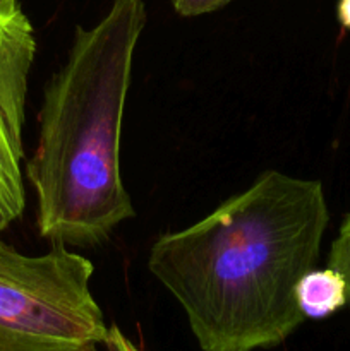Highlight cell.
I'll return each mask as SVG.
<instances>
[{
  "label": "cell",
  "mask_w": 350,
  "mask_h": 351,
  "mask_svg": "<svg viewBox=\"0 0 350 351\" xmlns=\"http://www.w3.org/2000/svg\"><path fill=\"white\" fill-rule=\"evenodd\" d=\"M328 221L321 182L266 170L198 223L161 235L148 269L202 351L270 350L304 324L295 290Z\"/></svg>",
  "instance_id": "obj_1"
},
{
  "label": "cell",
  "mask_w": 350,
  "mask_h": 351,
  "mask_svg": "<svg viewBox=\"0 0 350 351\" xmlns=\"http://www.w3.org/2000/svg\"><path fill=\"white\" fill-rule=\"evenodd\" d=\"M144 0H113L93 27H75L67 60L45 88L26 177L36 226L54 245L93 249L136 216L120 170L124 110Z\"/></svg>",
  "instance_id": "obj_2"
},
{
  "label": "cell",
  "mask_w": 350,
  "mask_h": 351,
  "mask_svg": "<svg viewBox=\"0 0 350 351\" xmlns=\"http://www.w3.org/2000/svg\"><path fill=\"white\" fill-rule=\"evenodd\" d=\"M95 266L69 247L26 256L0 240V351H88L110 326L89 288Z\"/></svg>",
  "instance_id": "obj_3"
},
{
  "label": "cell",
  "mask_w": 350,
  "mask_h": 351,
  "mask_svg": "<svg viewBox=\"0 0 350 351\" xmlns=\"http://www.w3.org/2000/svg\"><path fill=\"white\" fill-rule=\"evenodd\" d=\"M36 53L33 26L23 10L0 17V233L23 216V129L30 72Z\"/></svg>",
  "instance_id": "obj_4"
},
{
  "label": "cell",
  "mask_w": 350,
  "mask_h": 351,
  "mask_svg": "<svg viewBox=\"0 0 350 351\" xmlns=\"http://www.w3.org/2000/svg\"><path fill=\"white\" fill-rule=\"evenodd\" d=\"M295 293L305 319L329 317L350 300L345 276L333 267L309 271L299 281Z\"/></svg>",
  "instance_id": "obj_5"
},
{
  "label": "cell",
  "mask_w": 350,
  "mask_h": 351,
  "mask_svg": "<svg viewBox=\"0 0 350 351\" xmlns=\"http://www.w3.org/2000/svg\"><path fill=\"white\" fill-rule=\"evenodd\" d=\"M328 267L340 271L345 276L350 288V215L347 216L342 228H340L338 239L333 242L328 259Z\"/></svg>",
  "instance_id": "obj_6"
},
{
  "label": "cell",
  "mask_w": 350,
  "mask_h": 351,
  "mask_svg": "<svg viewBox=\"0 0 350 351\" xmlns=\"http://www.w3.org/2000/svg\"><path fill=\"white\" fill-rule=\"evenodd\" d=\"M232 0H170L172 7L178 16L196 17L222 9Z\"/></svg>",
  "instance_id": "obj_7"
},
{
  "label": "cell",
  "mask_w": 350,
  "mask_h": 351,
  "mask_svg": "<svg viewBox=\"0 0 350 351\" xmlns=\"http://www.w3.org/2000/svg\"><path fill=\"white\" fill-rule=\"evenodd\" d=\"M88 351H143L130 338L124 335L119 326L112 324L106 332V338L102 345L91 346Z\"/></svg>",
  "instance_id": "obj_8"
},
{
  "label": "cell",
  "mask_w": 350,
  "mask_h": 351,
  "mask_svg": "<svg viewBox=\"0 0 350 351\" xmlns=\"http://www.w3.org/2000/svg\"><path fill=\"white\" fill-rule=\"evenodd\" d=\"M338 21L343 27L350 29V0L338 2Z\"/></svg>",
  "instance_id": "obj_9"
},
{
  "label": "cell",
  "mask_w": 350,
  "mask_h": 351,
  "mask_svg": "<svg viewBox=\"0 0 350 351\" xmlns=\"http://www.w3.org/2000/svg\"><path fill=\"white\" fill-rule=\"evenodd\" d=\"M21 7L17 3V0H0V17L12 16L14 12H17Z\"/></svg>",
  "instance_id": "obj_10"
}]
</instances>
